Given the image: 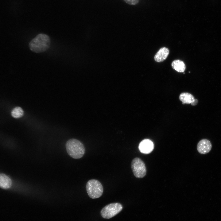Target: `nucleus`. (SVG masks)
Returning a JSON list of instances; mask_svg holds the SVG:
<instances>
[{"mask_svg":"<svg viewBox=\"0 0 221 221\" xmlns=\"http://www.w3.org/2000/svg\"><path fill=\"white\" fill-rule=\"evenodd\" d=\"M50 44V39L47 35L40 33L31 40L29 43L30 49L36 53L44 52L49 48Z\"/></svg>","mask_w":221,"mask_h":221,"instance_id":"obj_1","label":"nucleus"},{"mask_svg":"<svg viewBox=\"0 0 221 221\" xmlns=\"http://www.w3.org/2000/svg\"><path fill=\"white\" fill-rule=\"evenodd\" d=\"M65 146L68 154L74 159L81 158L84 154L85 149L83 145L77 139L72 138L68 140Z\"/></svg>","mask_w":221,"mask_h":221,"instance_id":"obj_2","label":"nucleus"},{"mask_svg":"<svg viewBox=\"0 0 221 221\" xmlns=\"http://www.w3.org/2000/svg\"><path fill=\"white\" fill-rule=\"evenodd\" d=\"M86 188L88 195L93 199L100 197L103 192V186L97 180L91 179L88 180L86 184Z\"/></svg>","mask_w":221,"mask_h":221,"instance_id":"obj_3","label":"nucleus"},{"mask_svg":"<svg viewBox=\"0 0 221 221\" xmlns=\"http://www.w3.org/2000/svg\"><path fill=\"white\" fill-rule=\"evenodd\" d=\"M122 209V205L119 203L110 204L102 209L101 211V215L103 218L109 219L118 214Z\"/></svg>","mask_w":221,"mask_h":221,"instance_id":"obj_4","label":"nucleus"},{"mask_svg":"<svg viewBox=\"0 0 221 221\" xmlns=\"http://www.w3.org/2000/svg\"><path fill=\"white\" fill-rule=\"evenodd\" d=\"M131 168L134 176L137 178L144 177L147 170L144 162L139 157L134 158L132 161Z\"/></svg>","mask_w":221,"mask_h":221,"instance_id":"obj_5","label":"nucleus"},{"mask_svg":"<svg viewBox=\"0 0 221 221\" xmlns=\"http://www.w3.org/2000/svg\"><path fill=\"white\" fill-rule=\"evenodd\" d=\"M154 148L153 142L150 140L145 139L142 140L139 143L138 149L140 152L144 154L150 153Z\"/></svg>","mask_w":221,"mask_h":221,"instance_id":"obj_6","label":"nucleus"},{"mask_svg":"<svg viewBox=\"0 0 221 221\" xmlns=\"http://www.w3.org/2000/svg\"><path fill=\"white\" fill-rule=\"evenodd\" d=\"M212 145L210 142L206 139H203L198 143L197 149L198 152L201 154H205L211 150Z\"/></svg>","mask_w":221,"mask_h":221,"instance_id":"obj_7","label":"nucleus"},{"mask_svg":"<svg viewBox=\"0 0 221 221\" xmlns=\"http://www.w3.org/2000/svg\"><path fill=\"white\" fill-rule=\"evenodd\" d=\"M169 52V50L167 48L165 47L161 48L155 55L154 60L157 62H162L166 59Z\"/></svg>","mask_w":221,"mask_h":221,"instance_id":"obj_8","label":"nucleus"},{"mask_svg":"<svg viewBox=\"0 0 221 221\" xmlns=\"http://www.w3.org/2000/svg\"><path fill=\"white\" fill-rule=\"evenodd\" d=\"M12 184L11 179L4 174H0V187L3 188L7 189L10 188Z\"/></svg>","mask_w":221,"mask_h":221,"instance_id":"obj_9","label":"nucleus"},{"mask_svg":"<svg viewBox=\"0 0 221 221\" xmlns=\"http://www.w3.org/2000/svg\"><path fill=\"white\" fill-rule=\"evenodd\" d=\"M179 99L183 104H191L195 99L192 94L187 92L181 93L180 95Z\"/></svg>","mask_w":221,"mask_h":221,"instance_id":"obj_10","label":"nucleus"},{"mask_svg":"<svg viewBox=\"0 0 221 221\" xmlns=\"http://www.w3.org/2000/svg\"><path fill=\"white\" fill-rule=\"evenodd\" d=\"M171 65L173 68L178 72H183L185 70L186 66L184 63L180 60H174Z\"/></svg>","mask_w":221,"mask_h":221,"instance_id":"obj_11","label":"nucleus"},{"mask_svg":"<svg viewBox=\"0 0 221 221\" xmlns=\"http://www.w3.org/2000/svg\"><path fill=\"white\" fill-rule=\"evenodd\" d=\"M24 111L20 107L14 108L12 111L11 114L13 117L18 118L22 117L24 114Z\"/></svg>","mask_w":221,"mask_h":221,"instance_id":"obj_12","label":"nucleus"},{"mask_svg":"<svg viewBox=\"0 0 221 221\" xmlns=\"http://www.w3.org/2000/svg\"><path fill=\"white\" fill-rule=\"evenodd\" d=\"M127 3L131 5H135L138 3L139 0H124Z\"/></svg>","mask_w":221,"mask_h":221,"instance_id":"obj_13","label":"nucleus"},{"mask_svg":"<svg viewBox=\"0 0 221 221\" xmlns=\"http://www.w3.org/2000/svg\"><path fill=\"white\" fill-rule=\"evenodd\" d=\"M198 102L197 99H195L194 101L191 103V104L192 106H195L197 104Z\"/></svg>","mask_w":221,"mask_h":221,"instance_id":"obj_14","label":"nucleus"}]
</instances>
